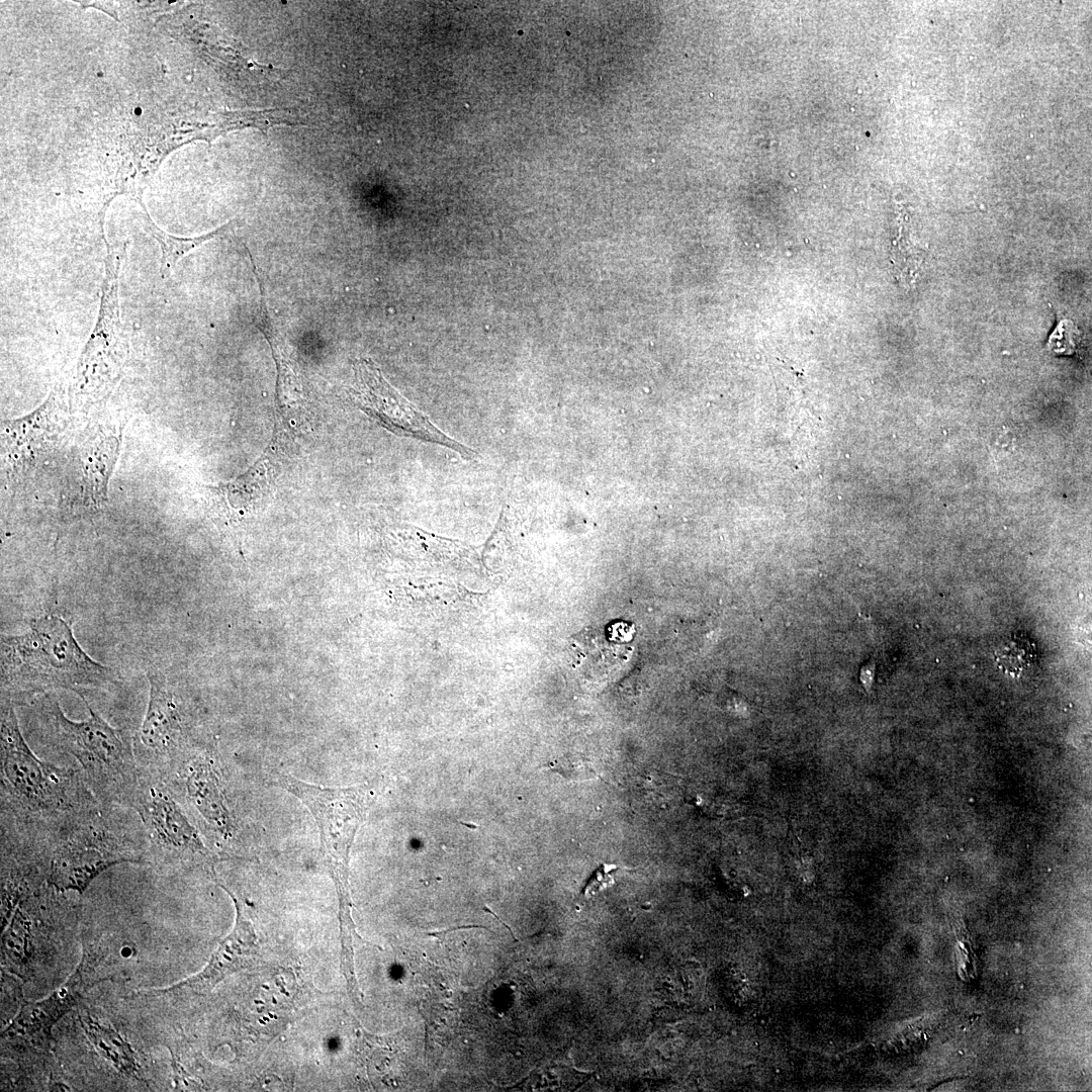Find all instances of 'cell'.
<instances>
[{
  "label": "cell",
  "instance_id": "6da1fadb",
  "mask_svg": "<svg viewBox=\"0 0 1092 1092\" xmlns=\"http://www.w3.org/2000/svg\"><path fill=\"white\" fill-rule=\"evenodd\" d=\"M0 722L1 830L40 841L100 805L80 769L34 754L9 700L1 699Z\"/></svg>",
  "mask_w": 1092,
  "mask_h": 1092
},
{
  "label": "cell",
  "instance_id": "7a4b0ae2",
  "mask_svg": "<svg viewBox=\"0 0 1092 1092\" xmlns=\"http://www.w3.org/2000/svg\"><path fill=\"white\" fill-rule=\"evenodd\" d=\"M29 626L20 635H1V699L26 704L53 690L82 699L91 690L117 685L114 670L82 649L63 618L46 615Z\"/></svg>",
  "mask_w": 1092,
  "mask_h": 1092
},
{
  "label": "cell",
  "instance_id": "3957f363",
  "mask_svg": "<svg viewBox=\"0 0 1092 1092\" xmlns=\"http://www.w3.org/2000/svg\"><path fill=\"white\" fill-rule=\"evenodd\" d=\"M82 700L89 716L74 721L66 716L52 693L34 699L43 736L54 748L76 759L100 804L132 810L142 781L134 739L126 729L111 726L85 698Z\"/></svg>",
  "mask_w": 1092,
  "mask_h": 1092
},
{
  "label": "cell",
  "instance_id": "277c9868",
  "mask_svg": "<svg viewBox=\"0 0 1092 1092\" xmlns=\"http://www.w3.org/2000/svg\"><path fill=\"white\" fill-rule=\"evenodd\" d=\"M122 807L104 806L66 822L35 845L46 882L56 892L83 894L95 878L120 863H149L142 822Z\"/></svg>",
  "mask_w": 1092,
  "mask_h": 1092
},
{
  "label": "cell",
  "instance_id": "5b68a950",
  "mask_svg": "<svg viewBox=\"0 0 1092 1092\" xmlns=\"http://www.w3.org/2000/svg\"><path fill=\"white\" fill-rule=\"evenodd\" d=\"M272 781L299 799L317 825L325 864L335 883L340 907L351 910L349 858L355 836L372 805L369 785L327 788L303 782L290 774L273 771Z\"/></svg>",
  "mask_w": 1092,
  "mask_h": 1092
},
{
  "label": "cell",
  "instance_id": "8992f818",
  "mask_svg": "<svg viewBox=\"0 0 1092 1092\" xmlns=\"http://www.w3.org/2000/svg\"><path fill=\"white\" fill-rule=\"evenodd\" d=\"M106 245L105 274L95 326L78 359L70 385V400L86 407L103 398L116 384L125 363L127 343L120 315L119 274L125 246Z\"/></svg>",
  "mask_w": 1092,
  "mask_h": 1092
},
{
  "label": "cell",
  "instance_id": "52a82bcc",
  "mask_svg": "<svg viewBox=\"0 0 1092 1092\" xmlns=\"http://www.w3.org/2000/svg\"><path fill=\"white\" fill-rule=\"evenodd\" d=\"M132 810L142 822L150 864L160 868H201L214 872L213 855L168 785L143 766L141 787Z\"/></svg>",
  "mask_w": 1092,
  "mask_h": 1092
},
{
  "label": "cell",
  "instance_id": "ba28073f",
  "mask_svg": "<svg viewBox=\"0 0 1092 1092\" xmlns=\"http://www.w3.org/2000/svg\"><path fill=\"white\" fill-rule=\"evenodd\" d=\"M349 391L360 410L391 433L441 445L464 459L476 456L474 450L443 433L426 414L389 384L371 359L360 358L355 362L354 381Z\"/></svg>",
  "mask_w": 1092,
  "mask_h": 1092
},
{
  "label": "cell",
  "instance_id": "9c48e42d",
  "mask_svg": "<svg viewBox=\"0 0 1092 1092\" xmlns=\"http://www.w3.org/2000/svg\"><path fill=\"white\" fill-rule=\"evenodd\" d=\"M64 403V390L57 387L28 415L2 423V463L7 477H25L52 453L63 429Z\"/></svg>",
  "mask_w": 1092,
  "mask_h": 1092
},
{
  "label": "cell",
  "instance_id": "30bf717a",
  "mask_svg": "<svg viewBox=\"0 0 1092 1092\" xmlns=\"http://www.w3.org/2000/svg\"><path fill=\"white\" fill-rule=\"evenodd\" d=\"M91 965L85 957L68 980L49 997L24 1003L10 1025L4 1030L5 1039L19 1044H46L52 1038L54 1025L77 1005L82 994L93 985Z\"/></svg>",
  "mask_w": 1092,
  "mask_h": 1092
},
{
  "label": "cell",
  "instance_id": "8fae6325",
  "mask_svg": "<svg viewBox=\"0 0 1092 1092\" xmlns=\"http://www.w3.org/2000/svg\"><path fill=\"white\" fill-rule=\"evenodd\" d=\"M121 434L97 428L83 443L79 453V488L82 505L99 510L108 497V483L115 467Z\"/></svg>",
  "mask_w": 1092,
  "mask_h": 1092
},
{
  "label": "cell",
  "instance_id": "7c38bea8",
  "mask_svg": "<svg viewBox=\"0 0 1092 1092\" xmlns=\"http://www.w3.org/2000/svg\"><path fill=\"white\" fill-rule=\"evenodd\" d=\"M254 275L259 284L260 291V305L257 315L256 325L259 331L263 334L267 340L272 357L274 359L277 379H276V401L281 415L287 417L291 414L293 408H297L299 403L303 400L302 386L299 376L295 370L291 357L288 353V349L285 341L283 340L280 332L277 330L271 315L269 313L263 280L260 278L255 262L250 256Z\"/></svg>",
  "mask_w": 1092,
  "mask_h": 1092
},
{
  "label": "cell",
  "instance_id": "4fadbf2b",
  "mask_svg": "<svg viewBox=\"0 0 1092 1092\" xmlns=\"http://www.w3.org/2000/svg\"><path fill=\"white\" fill-rule=\"evenodd\" d=\"M263 455L244 474L226 483L208 487L222 515L240 518L258 509L270 490V464Z\"/></svg>",
  "mask_w": 1092,
  "mask_h": 1092
},
{
  "label": "cell",
  "instance_id": "5bb4252c",
  "mask_svg": "<svg viewBox=\"0 0 1092 1092\" xmlns=\"http://www.w3.org/2000/svg\"><path fill=\"white\" fill-rule=\"evenodd\" d=\"M80 1024L91 1044L119 1073L141 1079V1066L131 1045L110 1024L89 1013H81Z\"/></svg>",
  "mask_w": 1092,
  "mask_h": 1092
},
{
  "label": "cell",
  "instance_id": "9a60e30c",
  "mask_svg": "<svg viewBox=\"0 0 1092 1092\" xmlns=\"http://www.w3.org/2000/svg\"><path fill=\"white\" fill-rule=\"evenodd\" d=\"M234 222L229 223L202 236L193 238H180L164 233L157 225H155L151 219H147L146 229L151 236L158 242L162 255L160 273L162 277L167 278L177 263L189 254L197 247L204 243L225 234L233 226Z\"/></svg>",
  "mask_w": 1092,
  "mask_h": 1092
},
{
  "label": "cell",
  "instance_id": "2e32d148",
  "mask_svg": "<svg viewBox=\"0 0 1092 1092\" xmlns=\"http://www.w3.org/2000/svg\"><path fill=\"white\" fill-rule=\"evenodd\" d=\"M994 658L1004 672L1019 676L1034 663L1035 646L1026 636L1016 634L998 645Z\"/></svg>",
  "mask_w": 1092,
  "mask_h": 1092
},
{
  "label": "cell",
  "instance_id": "e0dca14e",
  "mask_svg": "<svg viewBox=\"0 0 1092 1092\" xmlns=\"http://www.w3.org/2000/svg\"><path fill=\"white\" fill-rule=\"evenodd\" d=\"M1080 341L1079 330L1068 321L1058 325L1048 342L1049 349L1059 354H1072Z\"/></svg>",
  "mask_w": 1092,
  "mask_h": 1092
},
{
  "label": "cell",
  "instance_id": "ac0fdd59",
  "mask_svg": "<svg viewBox=\"0 0 1092 1092\" xmlns=\"http://www.w3.org/2000/svg\"><path fill=\"white\" fill-rule=\"evenodd\" d=\"M557 771L567 779L579 782L598 778L594 763L584 757L558 760Z\"/></svg>",
  "mask_w": 1092,
  "mask_h": 1092
},
{
  "label": "cell",
  "instance_id": "d6986e66",
  "mask_svg": "<svg viewBox=\"0 0 1092 1092\" xmlns=\"http://www.w3.org/2000/svg\"><path fill=\"white\" fill-rule=\"evenodd\" d=\"M617 871L618 867L615 864H601L586 882L580 894L581 898L584 900L590 899L600 891L611 887L615 883L614 875Z\"/></svg>",
  "mask_w": 1092,
  "mask_h": 1092
},
{
  "label": "cell",
  "instance_id": "ffe728a7",
  "mask_svg": "<svg viewBox=\"0 0 1092 1092\" xmlns=\"http://www.w3.org/2000/svg\"><path fill=\"white\" fill-rule=\"evenodd\" d=\"M134 112H135V114H140L142 112V110H141V108L138 107V108H135Z\"/></svg>",
  "mask_w": 1092,
  "mask_h": 1092
}]
</instances>
